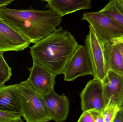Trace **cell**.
Returning <instances> with one entry per match:
<instances>
[{"instance_id":"cell-12","label":"cell","mask_w":123,"mask_h":122,"mask_svg":"<svg viewBox=\"0 0 123 122\" xmlns=\"http://www.w3.org/2000/svg\"><path fill=\"white\" fill-rule=\"evenodd\" d=\"M46 7L59 14L62 17L80 10L91 8V1L87 0H52Z\"/></svg>"},{"instance_id":"cell-24","label":"cell","mask_w":123,"mask_h":122,"mask_svg":"<svg viewBox=\"0 0 123 122\" xmlns=\"http://www.w3.org/2000/svg\"><path fill=\"white\" fill-rule=\"evenodd\" d=\"M41 0L43 1H47V2L48 3H49L52 0Z\"/></svg>"},{"instance_id":"cell-8","label":"cell","mask_w":123,"mask_h":122,"mask_svg":"<svg viewBox=\"0 0 123 122\" xmlns=\"http://www.w3.org/2000/svg\"><path fill=\"white\" fill-rule=\"evenodd\" d=\"M82 112L97 110L102 112L105 104L102 82L93 79L87 82L80 94Z\"/></svg>"},{"instance_id":"cell-5","label":"cell","mask_w":123,"mask_h":122,"mask_svg":"<svg viewBox=\"0 0 123 122\" xmlns=\"http://www.w3.org/2000/svg\"><path fill=\"white\" fill-rule=\"evenodd\" d=\"M82 19L88 22L97 36L105 43H112L114 40L123 36V26L98 11L84 13Z\"/></svg>"},{"instance_id":"cell-2","label":"cell","mask_w":123,"mask_h":122,"mask_svg":"<svg viewBox=\"0 0 123 122\" xmlns=\"http://www.w3.org/2000/svg\"><path fill=\"white\" fill-rule=\"evenodd\" d=\"M0 16L32 43L55 31L60 25L62 17L50 9H16L6 6L0 8Z\"/></svg>"},{"instance_id":"cell-4","label":"cell","mask_w":123,"mask_h":122,"mask_svg":"<svg viewBox=\"0 0 123 122\" xmlns=\"http://www.w3.org/2000/svg\"><path fill=\"white\" fill-rule=\"evenodd\" d=\"M89 28V33L85 40V46L92 64L93 79L102 81L109 70V43L102 41L90 26Z\"/></svg>"},{"instance_id":"cell-9","label":"cell","mask_w":123,"mask_h":122,"mask_svg":"<svg viewBox=\"0 0 123 122\" xmlns=\"http://www.w3.org/2000/svg\"><path fill=\"white\" fill-rule=\"evenodd\" d=\"M28 70L30 74L27 81L39 93L44 96L54 90L55 74L35 61Z\"/></svg>"},{"instance_id":"cell-19","label":"cell","mask_w":123,"mask_h":122,"mask_svg":"<svg viewBox=\"0 0 123 122\" xmlns=\"http://www.w3.org/2000/svg\"><path fill=\"white\" fill-rule=\"evenodd\" d=\"M77 122H94V121L90 112L87 111L82 112Z\"/></svg>"},{"instance_id":"cell-21","label":"cell","mask_w":123,"mask_h":122,"mask_svg":"<svg viewBox=\"0 0 123 122\" xmlns=\"http://www.w3.org/2000/svg\"><path fill=\"white\" fill-rule=\"evenodd\" d=\"M112 43L115 44L118 48L123 58V36L115 39Z\"/></svg>"},{"instance_id":"cell-17","label":"cell","mask_w":123,"mask_h":122,"mask_svg":"<svg viewBox=\"0 0 123 122\" xmlns=\"http://www.w3.org/2000/svg\"><path fill=\"white\" fill-rule=\"evenodd\" d=\"M119 109L117 105L109 101L102 111L105 122H114Z\"/></svg>"},{"instance_id":"cell-25","label":"cell","mask_w":123,"mask_h":122,"mask_svg":"<svg viewBox=\"0 0 123 122\" xmlns=\"http://www.w3.org/2000/svg\"><path fill=\"white\" fill-rule=\"evenodd\" d=\"M87 0L89 1H92V0Z\"/></svg>"},{"instance_id":"cell-3","label":"cell","mask_w":123,"mask_h":122,"mask_svg":"<svg viewBox=\"0 0 123 122\" xmlns=\"http://www.w3.org/2000/svg\"><path fill=\"white\" fill-rule=\"evenodd\" d=\"M15 96L20 115L26 122L51 121L45 107L44 96L37 92L27 80L17 84Z\"/></svg>"},{"instance_id":"cell-20","label":"cell","mask_w":123,"mask_h":122,"mask_svg":"<svg viewBox=\"0 0 123 122\" xmlns=\"http://www.w3.org/2000/svg\"><path fill=\"white\" fill-rule=\"evenodd\" d=\"M94 119V122H105L102 112L97 110L89 111Z\"/></svg>"},{"instance_id":"cell-6","label":"cell","mask_w":123,"mask_h":122,"mask_svg":"<svg viewBox=\"0 0 123 122\" xmlns=\"http://www.w3.org/2000/svg\"><path fill=\"white\" fill-rule=\"evenodd\" d=\"M63 74L64 81L68 82L74 81L79 77L92 76V64L85 46L78 44Z\"/></svg>"},{"instance_id":"cell-16","label":"cell","mask_w":123,"mask_h":122,"mask_svg":"<svg viewBox=\"0 0 123 122\" xmlns=\"http://www.w3.org/2000/svg\"><path fill=\"white\" fill-rule=\"evenodd\" d=\"M3 53L0 51V87L4 86L12 75L11 68L4 59Z\"/></svg>"},{"instance_id":"cell-26","label":"cell","mask_w":123,"mask_h":122,"mask_svg":"<svg viewBox=\"0 0 123 122\" xmlns=\"http://www.w3.org/2000/svg\"></svg>"},{"instance_id":"cell-7","label":"cell","mask_w":123,"mask_h":122,"mask_svg":"<svg viewBox=\"0 0 123 122\" xmlns=\"http://www.w3.org/2000/svg\"><path fill=\"white\" fill-rule=\"evenodd\" d=\"M30 42L18 31L0 16V51H23Z\"/></svg>"},{"instance_id":"cell-14","label":"cell","mask_w":123,"mask_h":122,"mask_svg":"<svg viewBox=\"0 0 123 122\" xmlns=\"http://www.w3.org/2000/svg\"><path fill=\"white\" fill-rule=\"evenodd\" d=\"M98 12L111 17L123 26V0H110Z\"/></svg>"},{"instance_id":"cell-1","label":"cell","mask_w":123,"mask_h":122,"mask_svg":"<svg viewBox=\"0 0 123 122\" xmlns=\"http://www.w3.org/2000/svg\"><path fill=\"white\" fill-rule=\"evenodd\" d=\"M78 43L74 36L62 27L30 47L33 61L57 76L63 74Z\"/></svg>"},{"instance_id":"cell-22","label":"cell","mask_w":123,"mask_h":122,"mask_svg":"<svg viewBox=\"0 0 123 122\" xmlns=\"http://www.w3.org/2000/svg\"><path fill=\"white\" fill-rule=\"evenodd\" d=\"M114 122H123V104L120 107Z\"/></svg>"},{"instance_id":"cell-11","label":"cell","mask_w":123,"mask_h":122,"mask_svg":"<svg viewBox=\"0 0 123 122\" xmlns=\"http://www.w3.org/2000/svg\"><path fill=\"white\" fill-rule=\"evenodd\" d=\"M46 109L51 120L57 122H64L69 111V101L63 93L58 94L55 90L44 96Z\"/></svg>"},{"instance_id":"cell-13","label":"cell","mask_w":123,"mask_h":122,"mask_svg":"<svg viewBox=\"0 0 123 122\" xmlns=\"http://www.w3.org/2000/svg\"><path fill=\"white\" fill-rule=\"evenodd\" d=\"M17 85H4L0 87V111L16 113L20 115L19 107L15 96Z\"/></svg>"},{"instance_id":"cell-10","label":"cell","mask_w":123,"mask_h":122,"mask_svg":"<svg viewBox=\"0 0 123 122\" xmlns=\"http://www.w3.org/2000/svg\"><path fill=\"white\" fill-rule=\"evenodd\" d=\"M102 82L105 105L110 101L120 107L123 104V74L109 69Z\"/></svg>"},{"instance_id":"cell-23","label":"cell","mask_w":123,"mask_h":122,"mask_svg":"<svg viewBox=\"0 0 123 122\" xmlns=\"http://www.w3.org/2000/svg\"><path fill=\"white\" fill-rule=\"evenodd\" d=\"M16 0H0V8L6 6Z\"/></svg>"},{"instance_id":"cell-18","label":"cell","mask_w":123,"mask_h":122,"mask_svg":"<svg viewBox=\"0 0 123 122\" xmlns=\"http://www.w3.org/2000/svg\"><path fill=\"white\" fill-rule=\"evenodd\" d=\"M23 121L21 117L18 114L0 111V122H22Z\"/></svg>"},{"instance_id":"cell-15","label":"cell","mask_w":123,"mask_h":122,"mask_svg":"<svg viewBox=\"0 0 123 122\" xmlns=\"http://www.w3.org/2000/svg\"><path fill=\"white\" fill-rule=\"evenodd\" d=\"M109 69L119 74H123V58L116 45L109 43L108 45Z\"/></svg>"}]
</instances>
